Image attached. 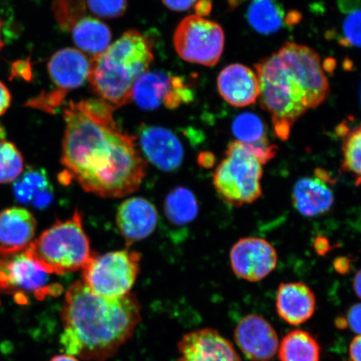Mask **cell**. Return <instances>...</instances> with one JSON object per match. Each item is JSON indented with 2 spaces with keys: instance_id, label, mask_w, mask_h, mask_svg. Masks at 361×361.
Segmentation results:
<instances>
[{
  "instance_id": "obj_3",
  "label": "cell",
  "mask_w": 361,
  "mask_h": 361,
  "mask_svg": "<svg viewBox=\"0 0 361 361\" xmlns=\"http://www.w3.org/2000/svg\"><path fill=\"white\" fill-rule=\"evenodd\" d=\"M152 44L135 30L126 31L100 56L90 60L88 80L99 99L114 107L133 101L135 81L148 71Z\"/></svg>"
},
{
  "instance_id": "obj_15",
  "label": "cell",
  "mask_w": 361,
  "mask_h": 361,
  "mask_svg": "<svg viewBox=\"0 0 361 361\" xmlns=\"http://www.w3.org/2000/svg\"><path fill=\"white\" fill-rule=\"evenodd\" d=\"M117 228L130 246L150 236L158 223V212L154 204L143 197H130L117 210Z\"/></svg>"
},
{
  "instance_id": "obj_30",
  "label": "cell",
  "mask_w": 361,
  "mask_h": 361,
  "mask_svg": "<svg viewBox=\"0 0 361 361\" xmlns=\"http://www.w3.org/2000/svg\"><path fill=\"white\" fill-rule=\"evenodd\" d=\"M85 1L87 0H54V13L61 29L71 31L76 22L87 16Z\"/></svg>"
},
{
  "instance_id": "obj_43",
  "label": "cell",
  "mask_w": 361,
  "mask_h": 361,
  "mask_svg": "<svg viewBox=\"0 0 361 361\" xmlns=\"http://www.w3.org/2000/svg\"><path fill=\"white\" fill-rule=\"evenodd\" d=\"M2 30H3V20H1V18H0V51H2V49L4 47V42L2 38Z\"/></svg>"
},
{
  "instance_id": "obj_42",
  "label": "cell",
  "mask_w": 361,
  "mask_h": 361,
  "mask_svg": "<svg viewBox=\"0 0 361 361\" xmlns=\"http://www.w3.org/2000/svg\"><path fill=\"white\" fill-rule=\"evenodd\" d=\"M51 361H79L78 359L75 357V356H72L70 355H61L55 356V357L52 358Z\"/></svg>"
},
{
  "instance_id": "obj_10",
  "label": "cell",
  "mask_w": 361,
  "mask_h": 361,
  "mask_svg": "<svg viewBox=\"0 0 361 361\" xmlns=\"http://www.w3.org/2000/svg\"><path fill=\"white\" fill-rule=\"evenodd\" d=\"M277 54L300 81L310 109L322 105L329 97V84L318 54L305 45L293 42L284 44Z\"/></svg>"
},
{
  "instance_id": "obj_2",
  "label": "cell",
  "mask_w": 361,
  "mask_h": 361,
  "mask_svg": "<svg viewBox=\"0 0 361 361\" xmlns=\"http://www.w3.org/2000/svg\"><path fill=\"white\" fill-rule=\"evenodd\" d=\"M62 350L87 360L114 356L141 322V305L133 293L105 298L94 295L82 281L72 283L61 311Z\"/></svg>"
},
{
  "instance_id": "obj_19",
  "label": "cell",
  "mask_w": 361,
  "mask_h": 361,
  "mask_svg": "<svg viewBox=\"0 0 361 361\" xmlns=\"http://www.w3.org/2000/svg\"><path fill=\"white\" fill-rule=\"evenodd\" d=\"M292 197L295 209L308 218L328 213L335 202V197L327 183L317 177L297 180Z\"/></svg>"
},
{
  "instance_id": "obj_31",
  "label": "cell",
  "mask_w": 361,
  "mask_h": 361,
  "mask_svg": "<svg viewBox=\"0 0 361 361\" xmlns=\"http://www.w3.org/2000/svg\"><path fill=\"white\" fill-rule=\"evenodd\" d=\"M348 13L342 25L341 44L361 47V7H347Z\"/></svg>"
},
{
  "instance_id": "obj_18",
  "label": "cell",
  "mask_w": 361,
  "mask_h": 361,
  "mask_svg": "<svg viewBox=\"0 0 361 361\" xmlns=\"http://www.w3.org/2000/svg\"><path fill=\"white\" fill-rule=\"evenodd\" d=\"M314 293L302 282L279 284L276 295V310L279 317L292 326H300L315 312Z\"/></svg>"
},
{
  "instance_id": "obj_28",
  "label": "cell",
  "mask_w": 361,
  "mask_h": 361,
  "mask_svg": "<svg viewBox=\"0 0 361 361\" xmlns=\"http://www.w3.org/2000/svg\"><path fill=\"white\" fill-rule=\"evenodd\" d=\"M341 171L355 180L356 187L361 185V123L342 134Z\"/></svg>"
},
{
  "instance_id": "obj_27",
  "label": "cell",
  "mask_w": 361,
  "mask_h": 361,
  "mask_svg": "<svg viewBox=\"0 0 361 361\" xmlns=\"http://www.w3.org/2000/svg\"><path fill=\"white\" fill-rule=\"evenodd\" d=\"M232 130L236 141L260 148L273 146L269 142L263 121L254 113L246 112L237 116L233 120Z\"/></svg>"
},
{
  "instance_id": "obj_32",
  "label": "cell",
  "mask_w": 361,
  "mask_h": 361,
  "mask_svg": "<svg viewBox=\"0 0 361 361\" xmlns=\"http://www.w3.org/2000/svg\"><path fill=\"white\" fill-rule=\"evenodd\" d=\"M87 10L103 19H114L123 16L128 8V0H87Z\"/></svg>"
},
{
  "instance_id": "obj_11",
  "label": "cell",
  "mask_w": 361,
  "mask_h": 361,
  "mask_svg": "<svg viewBox=\"0 0 361 361\" xmlns=\"http://www.w3.org/2000/svg\"><path fill=\"white\" fill-rule=\"evenodd\" d=\"M234 274L250 282H258L273 272L278 264V254L269 242L262 238H243L230 252Z\"/></svg>"
},
{
  "instance_id": "obj_17",
  "label": "cell",
  "mask_w": 361,
  "mask_h": 361,
  "mask_svg": "<svg viewBox=\"0 0 361 361\" xmlns=\"http://www.w3.org/2000/svg\"><path fill=\"white\" fill-rule=\"evenodd\" d=\"M216 84L220 96L233 106H250L259 97L258 76L242 64L226 66L220 72Z\"/></svg>"
},
{
  "instance_id": "obj_20",
  "label": "cell",
  "mask_w": 361,
  "mask_h": 361,
  "mask_svg": "<svg viewBox=\"0 0 361 361\" xmlns=\"http://www.w3.org/2000/svg\"><path fill=\"white\" fill-rule=\"evenodd\" d=\"M36 220L23 207H11L0 213V245L8 247L29 245L35 234Z\"/></svg>"
},
{
  "instance_id": "obj_4",
  "label": "cell",
  "mask_w": 361,
  "mask_h": 361,
  "mask_svg": "<svg viewBox=\"0 0 361 361\" xmlns=\"http://www.w3.org/2000/svg\"><path fill=\"white\" fill-rule=\"evenodd\" d=\"M277 147L260 148L238 141L228 144L224 160L213 177L214 188L226 204L234 207L251 204L263 194L264 166L274 159Z\"/></svg>"
},
{
  "instance_id": "obj_38",
  "label": "cell",
  "mask_w": 361,
  "mask_h": 361,
  "mask_svg": "<svg viewBox=\"0 0 361 361\" xmlns=\"http://www.w3.org/2000/svg\"><path fill=\"white\" fill-rule=\"evenodd\" d=\"M195 10V16L202 17L209 15L212 11L211 0H198V2L194 6Z\"/></svg>"
},
{
  "instance_id": "obj_41",
  "label": "cell",
  "mask_w": 361,
  "mask_h": 361,
  "mask_svg": "<svg viewBox=\"0 0 361 361\" xmlns=\"http://www.w3.org/2000/svg\"><path fill=\"white\" fill-rule=\"evenodd\" d=\"M353 288L355 295L361 300V269L355 274L353 281Z\"/></svg>"
},
{
  "instance_id": "obj_35",
  "label": "cell",
  "mask_w": 361,
  "mask_h": 361,
  "mask_svg": "<svg viewBox=\"0 0 361 361\" xmlns=\"http://www.w3.org/2000/svg\"><path fill=\"white\" fill-rule=\"evenodd\" d=\"M198 0H162L166 8L176 12H184L195 6Z\"/></svg>"
},
{
  "instance_id": "obj_23",
  "label": "cell",
  "mask_w": 361,
  "mask_h": 361,
  "mask_svg": "<svg viewBox=\"0 0 361 361\" xmlns=\"http://www.w3.org/2000/svg\"><path fill=\"white\" fill-rule=\"evenodd\" d=\"M71 31L79 51L92 57L102 55L111 45L112 35L109 27L97 18H82L75 23Z\"/></svg>"
},
{
  "instance_id": "obj_34",
  "label": "cell",
  "mask_w": 361,
  "mask_h": 361,
  "mask_svg": "<svg viewBox=\"0 0 361 361\" xmlns=\"http://www.w3.org/2000/svg\"><path fill=\"white\" fill-rule=\"evenodd\" d=\"M338 327H349L352 331L361 336V303L352 305L345 318L336 322Z\"/></svg>"
},
{
  "instance_id": "obj_39",
  "label": "cell",
  "mask_w": 361,
  "mask_h": 361,
  "mask_svg": "<svg viewBox=\"0 0 361 361\" xmlns=\"http://www.w3.org/2000/svg\"><path fill=\"white\" fill-rule=\"evenodd\" d=\"M314 246L316 252H317L319 255H326L331 248L328 239L324 237L316 238Z\"/></svg>"
},
{
  "instance_id": "obj_8",
  "label": "cell",
  "mask_w": 361,
  "mask_h": 361,
  "mask_svg": "<svg viewBox=\"0 0 361 361\" xmlns=\"http://www.w3.org/2000/svg\"><path fill=\"white\" fill-rule=\"evenodd\" d=\"M176 51L183 61L213 66L222 56L224 32L218 23L197 16H189L175 30Z\"/></svg>"
},
{
  "instance_id": "obj_16",
  "label": "cell",
  "mask_w": 361,
  "mask_h": 361,
  "mask_svg": "<svg viewBox=\"0 0 361 361\" xmlns=\"http://www.w3.org/2000/svg\"><path fill=\"white\" fill-rule=\"evenodd\" d=\"M90 61L78 49L64 48L49 59L47 71L55 85L54 92L66 97L70 90L78 89L88 80Z\"/></svg>"
},
{
  "instance_id": "obj_29",
  "label": "cell",
  "mask_w": 361,
  "mask_h": 361,
  "mask_svg": "<svg viewBox=\"0 0 361 361\" xmlns=\"http://www.w3.org/2000/svg\"><path fill=\"white\" fill-rule=\"evenodd\" d=\"M24 171V159L15 144L0 141V184L15 182Z\"/></svg>"
},
{
  "instance_id": "obj_13",
  "label": "cell",
  "mask_w": 361,
  "mask_h": 361,
  "mask_svg": "<svg viewBox=\"0 0 361 361\" xmlns=\"http://www.w3.org/2000/svg\"><path fill=\"white\" fill-rule=\"evenodd\" d=\"M138 141L144 156L157 168L171 171L182 165L184 158L182 142L169 129L143 125L139 129Z\"/></svg>"
},
{
  "instance_id": "obj_25",
  "label": "cell",
  "mask_w": 361,
  "mask_h": 361,
  "mask_svg": "<svg viewBox=\"0 0 361 361\" xmlns=\"http://www.w3.org/2000/svg\"><path fill=\"white\" fill-rule=\"evenodd\" d=\"M279 354L281 361H319L320 347L310 333L295 329L283 338Z\"/></svg>"
},
{
  "instance_id": "obj_9",
  "label": "cell",
  "mask_w": 361,
  "mask_h": 361,
  "mask_svg": "<svg viewBox=\"0 0 361 361\" xmlns=\"http://www.w3.org/2000/svg\"><path fill=\"white\" fill-rule=\"evenodd\" d=\"M27 246H0V290L34 293L40 300L52 288L49 274L27 255Z\"/></svg>"
},
{
  "instance_id": "obj_40",
  "label": "cell",
  "mask_w": 361,
  "mask_h": 361,
  "mask_svg": "<svg viewBox=\"0 0 361 361\" xmlns=\"http://www.w3.org/2000/svg\"><path fill=\"white\" fill-rule=\"evenodd\" d=\"M334 267L337 271L338 274H345L348 272L350 268V261L344 258V257H341V258H338L334 262Z\"/></svg>"
},
{
  "instance_id": "obj_33",
  "label": "cell",
  "mask_w": 361,
  "mask_h": 361,
  "mask_svg": "<svg viewBox=\"0 0 361 361\" xmlns=\"http://www.w3.org/2000/svg\"><path fill=\"white\" fill-rule=\"evenodd\" d=\"M194 93L185 80L179 76H173V84L164 106L169 109H176L184 103L193 100Z\"/></svg>"
},
{
  "instance_id": "obj_37",
  "label": "cell",
  "mask_w": 361,
  "mask_h": 361,
  "mask_svg": "<svg viewBox=\"0 0 361 361\" xmlns=\"http://www.w3.org/2000/svg\"><path fill=\"white\" fill-rule=\"evenodd\" d=\"M350 355L352 361H361V336L355 337L352 341Z\"/></svg>"
},
{
  "instance_id": "obj_21",
  "label": "cell",
  "mask_w": 361,
  "mask_h": 361,
  "mask_svg": "<svg viewBox=\"0 0 361 361\" xmlns=\"http://www.w3.org/2000/svg\"><path fill=\"white\" fill-rule=\"evenodd\" d=\"M13 183V194L23 204H32L39 209L51 204L53 187L44 170L30 166Z\"/></svg>"
},
{
  "instance_id": "obj_36",
  "label": "cell",
  "mask_w": 361,
  "mask_h": 361,
  "mask_svg": "<svg viewBox=\"0 0 361 361\" xmlns=\"http://www.w3.org/2000/svg\"><path fill=\"white\" fill-rule=\"evenodd\" d=\"M11 94L6 85L0 81V116L6 114L11 104Z\"/></svg>"
},
{
  "instance_id": "obj_14",
  "label": "cell",
  "mask_w": 361,
  "mask_h": 361,
  "mask_svg": "<svg viewBox=\"0 0 361 361\" xmlns=\"http://www.w3.org/2000/svg\"><path fill=\"white\" fill-rule=\"evenodd\" d=\"M178 349V361H241L232 343L212 329L187 334Z\"/></svg>"
},
{
  "instance_id": "obj_26",
  "label": "cell",
  "mask_w": 361,
  "mask_h": 361,
  "mask_svg": "<svg viewBox=\"0 0 361 361\" xmlns=\"http://www.w3.org/2000/svg\"><path fill=\"white\" fill-rule=\"evenodd\" d=\"M164 207L166 216L176 225L191 223L198 214L197 198L185 188H176L170 192L166 196Z\"/></svg>"
},
{
  "instance_id": "obj_22",
  "label": "cell",
  "mask_w": 361,
  "mask_h": 361,
  "mask_svg": "<svg viewBox=\"0 0 361 361\" xmlns=\"http://www.w3.org/2000/svg\"><path fill=\"white\" fill-rule=\"evenodd\" d=\"M171 84L173 75L162 71H147L135 81L133 100L142 110H156L164 106Z\"/></svg>"
},
{
  "instance_id": "obj_1",
  "label": "cell",
  "mask_w": 361,
  "mask_h": 361,
  "mask_svg": "<svg viewBox=\"0 0 361 361\" xmlns=\"http://www.w3.org/2000/svg\"><path fill=\"white\" fill-rule=\"evenodd\" d=\"M115 107L98 99L71 102L64 110L61 164L85 192L119 198L137 190L146 161L133 137L117 126Z\"/></svg>"
},
{
  "instance_id": "obj_5",
  "label": "cell",
  "mask_w": 361,
  "mask_h": 361,
  "mask_svg": "<svg viewBox=\"0 0 361 361\" xmlns=\"http://www.w3.org/2000/svg\"><path fill=\"white\" fill-rule=\"evenodd\" d=\"M255 70L261 106L270 114L275 135L287 141L293 126L310 110L305 90L277 53L257 63Z\"/></svg>"
},
{
  "instance_id": "obj_12",
  "label": "cell",
  "mask_w": 361,
  "mask_h": 361,
  "mask_svg": "<svg viewBox=\"0 0 361 361\" xmlns=\"http://www.w3.org/2000/svg\"><path fill=\"white\" fill-rule=\"evenodd\" d=\"M234 338L243 355L252 361L272 359L279 350L276 331L258 314L243 317L236 326Z\"/></svg>"
},
{
  "instance_id": "obj_6",
  "label": "cell",
  "mask_w": 361,
  "mask_h": 361,
  "mask_svg": "<svg viewBox=\"0 0 361 361\" xmlns=\"http://www.w3.org/2000/svg\"><path fill=\"white\" fill-rule=\"evenodd\" d=\"M26 252L49 274L82 269L93 255L84 230L82 214L75 210L71 219L58 221L31 242Z\"/></svg>"
},
{
  "instance_id": "obj_24",
  "label": "cell",
  "mask_w": 361,
  "mask_h": 361,
  "mask_svg": "<svg viewBox=\"0 0 361 361\" xmlns=\"http://www.w3.org/2000/svg\"><path fill=\"white\" fill-rule=\"evenodd\" d=\"M247 18L252 28L262 35L278 32L286 20L276 0H252L247 8Z\"/></svg>"
},
{
  "instance_id": "obj_7",
  "label": "cell",
  "mask_w": 361,
  "mask_h": 361,
  "mask_svg": "<svg viewBox=\"0 0 361 361\" xmlns=\"http://www.w3.org/2000/svg\"><path fill=\"white\" fill-rule=\"evenodd\" d=\"M141 255L128 250L93 254L82 269V281L94 295L120 298L128 295L138 276Z\"/></svg>"
}]
</instances>
